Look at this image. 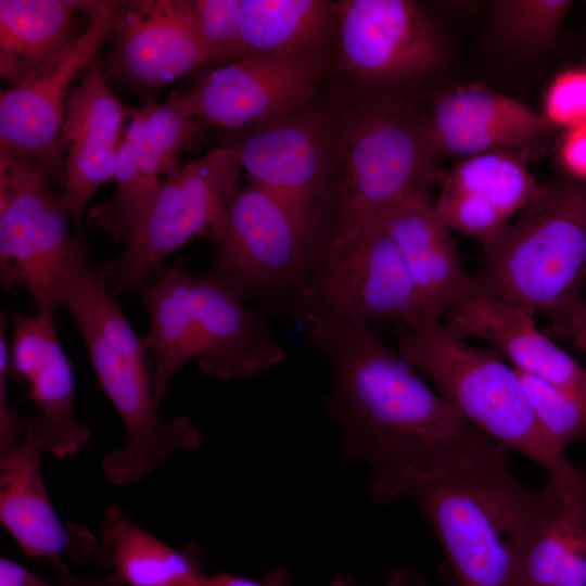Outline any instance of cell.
<instances>
[{"label":"cell","mask_w":586,"mask_h":586,"mask_svg":"<svg viewBox=\"0 0 586 586\" xmlns=\"http://www.w3.org/2000/svg\"><path fill=\"white\" fill-rule=\"evenodd\" d=\"M560 154L568 171L586 178V123L568 129Z\"/></svg>","instance_id":"cell-36"},{"label":"cell","mask_w":586,"mask_h":586,"mask_svg":"<svg viewBox=\"0 0 586 586\" xmlns=\"http://www.w3.org/2000/svg\"><path fill=\"white\" fill-rule=\"evenodd\" d=\"M58 303L77 322L98 381L126 430V445L102 460L106 477L117 485L131 484L175 454L196 449L202 438L187 418H161L144 343L84 246L66 267Z\"/></svg>","instance_id":"cell-3"},{"label":"cell","mask_w":586,"mask_h":586,"mask_svg":"<svg viewBox=\"0 0 586 586\" xmlns=\"http://www.w3.org/2000/svg\"><path fill=\"white\" fill-rule=\"evenodd\" d=\"M482 249L474 291L547 315L576 294L586 264V189L542 184L520 218Z\"/></svg>","instance_id":"cell-6"},{"label":"cell","mask_w":586,"mask_h":586,"mask_svg":"<svg viewBox=\"0 0 586 586\" xmlns=\"http://www.w3.org/2000/svg\"><path fill=\"white\" fill-rule=\"evenodd\" d=\"M123 1H92L87 27L42 66L0 97V153L25 162L62 184L66 93L110 37Z\"/></svg>","instance_id":"cell-11"},{"label":"cell","mask_w":586,"mask_h":586,"mask_svg":"<svg viewBox=\"0 0 586 586\" xmlns=\"http://www.w3.org/2000/svg\"><path fill=\"white\" fill-rule=\"evenodd\" d=\"M332 586H368L356 579L354 576L342 573L332 581ZM387 586H423L418 575L408 569H400L393 572L387 581Z\"/></svg>","instance_id":"cell-39"},{"label":"cell","mask_w":586,"mask_h":586,"mask_svg":"<svg viewBox=\"0 0 586 586\" xmlns=\"http://www.w3.org/2000/svg\"><path fill=\"white\" fill-rule=\"evenodd\" d=\"M195 24L209 62L244 59L240 38V0L192 1Z\"/></svg>","instance_id":"cell-31"},{"label":"cell","mask_w":586,"mask_h":586,"mask_svg":"<svg viewBox=\"0 0 586 586\" xmlns=\"http://www.w3.org/2000/svg\"><path fill=\"white\" fill-rule=\"evenodd\" d=\"M311 225L262 187L238 190L211 238L216 257L207 275L245 300L284 293L294 298L318 262L309 249Z\"/></svg>","instance_id":"cell-8"},{"label":"cell","mask_w":586,"mask_h":586,"mask_svg":"<svg viewBox=\"0 0 586 586\" xmlns=\"http://www.w3.org/2000/svg\"><path fill=\"white\" fill-rule=\"evenodd\" d=\"M334 10L344 67L362 78L406 77L442 58L437 33L421 9L406 0H342Z\"/></svg>","instance_id":"cell-15"},{"label":"cell","mask_w":586,"mask_h":586,"mask_svg":"<svg viewBox=\"0 0 586 586\" xmlns=\"http://www.w3.org/2000/svg\"><path fill=\"white\" fill-rule=\"evenodd\" d=\"M548 125L522 102L476 85L443 95L426 120L437 152L467 156L537 143Z\"/></svg>","instance_id":"cell-22"},{"label":"cell","mask_w":586,"mask_h":586,"mask_svg":"<svg viewBox=\"0 0 586 586\" xmlns=\"http://www.w3.org/2000/svg\"><path fill=\"white\" fill-rule=\"evenodd\" d=\"M317 77L309 51L253 55L211 71L174 98L193 118L239 129L298 107L313 94Z\"/></svg>","instance_id":"cell-12"},{"label":"cell","mask_w":586,"mask_h":586,"mask_svg":"<svg viewBox=\"0 0 586 586\" xmlns=\"http://www.w3.org/2000/svg\"><path fill=\"white\" fill-rule=\"evenodd\" d=\"M296 316L332 368L324 406L342 429L343 456L368 463L378 504L402 497L412 480L488 436L461 419L368 323Z\"/></svg>","instance_id":"cell-1"},{"label":"cell","mask_w":586,"mask_h":586,"mask_svg":"<svg viewBox=\"0 0 586 586\" xmlns=\"http://www.w3.org/2000/svg\"><path fill=\"white\" fill-rule=\"evenodd\" d=\"M182 259L161 267L137 289L149 316V333L142 340L154 356L152 374L154 397L164 399L177 372L201 356V345L192 317Z\"/></svg>","instance_id":"cell-26"},{"label":"cell","mask_w":586,"mask_h":586,"mask_svg":"<svg viewBox=\"0 0 586 586\" xmlns=\"http://www.w3.org/2000/svg\"><path fill=\"white\" fill-rule=\"evenodd\" d=\"M240 168L228 146L183 165L176 161L126 247L100 269L113 293L138 289L191 240L211 239L238 192Z\"/></svg>","instance_id":"cell-7"},{"label":"cell","mask_w":586,"mask_h":586,"mask_svg":"<svg viewBox=\"0 0 586 586\" xmlns=\"http://www.w3.org/2000/svg\"><path fill=\"white\" fill-rule=\"evenodd\" d=\"M41 448L24 438L0 456V522L29 557L47 559L55 570L63 555L85 562L95 555L98 538L85 527L64 525L43 482Z\"/></svg>","instance_id":"cell-21"},{"label":"cell","mask_w":586,"mask_h":586,"mask_svg":"<svg viewBox=\"0 0 586 586\" xmlns=\"http://www.w3.org/2000/svg\"><path fill=\"white\" fill-rule=\"evenodd\" d=\"M395 334L398 352L433 381L461 419L533 460L565 492L586 497V474L549 445L517 371L495 351L470 345L442 320L398 324Z\"/></svg>","instance_id":"cell-4"},{"label":"cell","mask_w":586,"mask_h":586,"mask_svg":"<svg viewBox=\"0 0 586 586\" xmlns=\"http://www.w3.org/2000/svg\"><path fill=\"white\" fill-rule=\"evenodd\" d=\"M129 125L117 148L115 194L94 206L88 220L115 241H128L149 207L162 181L178 161L176 154L195 136L198 127L174 97L164 103L149 102L126 109Z\"/></svg>","instance_id":"cell-13"},{"label":"cell","mask_w":586,"mask_h":586,"mask_svg":"<svg viewBox=\"0 0 586 586\" xmlns=\"http://www.w3.org/2000/svg\"><path fill=\"white\" fill-rule=\"evenodd\" d=\"M535 314L521 304L473 291L444 316L443 323L463 339L489 342L513 368L586 402V368L537 328Z\"/></svg>","instance_id":"cell-20"},{"label":"cell","mask_w":586,"mask_h":586,"mask_svg":"<svg viewBox=\"0 0 586 586\" xmlns=\"http://www.w3.org/2000/svg\"><path fill=\"white\" fill-rule=\"evenodd\" d=\"M252 183L278 195L313 220L321 173L316 128L306 120H277L228 146Z\"/></svg>","instance_id":"cell-24"},{"label":"cell","mask_w":586,"mask_h":586,"mask_svg":"<svg viewBox=\"0 0 586 586\" xmlns=\"http://www.w3.org/2000/svg\"><path fill=\"white\" fill-rule=\"evenodd\" d=\"M532 410L549 445L558 453L586 441V402L527 372L514 368Z\"/></svg>","instance_id":"cell-30"},{"label":"cell","mask_w":586,"mask_h":586,"mask_svg":"<svg viewBox=\"0 0 586 586\" xmlns=\"http://www.w3.org/2000/svg\"><path fill=\"white\" fill-rule=\"evenodd\" d=\"M0 586H60L47 583L14 560L0 559Z\"/></svg>","instance_id":"cell-38"},{"label":"cell","mask_w":586,"mask_h":586,"mask_svg":"<svg viewBox=\"0 0 586 586\" xmlns=\"http://www.w3.org/2000/svg\"><path fill=\"white\" fill-rule=\"evenodd\" d=\"M540 187L522 161L505 151L472 155L445 175L433 208L449 229L482 245L524 211Z\"/></svg>","instance_id":"cell-19"},{"label":"cell","mask_w":586,"mask_h":586,"mask_svg":"<svg viewBox=\"0 0 586 586\" xmlns=\"http://www.w3.org/2000/svg\"><path fill=\"white\" fill-rule=\"evenodd\" d=\"M326 20L318 0H240L244 58L309 51Z\"/></svg>","instance_id":"cell-29"},{"label":"cell","mask_w":586,"mask_h":586,"mask_svg":"<svg viewBox=\"0 0 586 586\" xmlns=\"http://www.w3.org/2000/svg\"><path fill=\"white\" fill-rule=\"evenodd\" d=\"M436 152L426 120L408 109L377 103L361 110L342 133L336 222L319 260L343 253L386 212L441 184L446 174Z\"/></svg>","instance_id":"cell-5"},{"label":"cell","mask_w":586,"mask_h":586,"mask_svg":"<svg viewBox=\"0 0 586 586\" xmlns=\"http://www.w3.org/2000/svg\"><path fill=\"white\" fill-rule=\"evenodd\" d=\"M12 321V370L38 410L24 438L59 458L71 457L87 444L90 431L75 415L74 374L59 343L53 316L15 313Z\"/></svg>","instance_id":"cell-16"},{"label":"cell","mask_w":586,"mask_h":586,"mask_svg":"<svg viewBox=\"0 0 586 586\" xmlns=\"http://www.w3.org/2000/svg\"><path fill=\"white\" fill-rule=\"evenodd\" d=\"M552 494L518 568L517 586H586V501Z\"/></svg>","instance_id":"cell-28"},{"label":"cell","mask_w":586,"mask_h":586,"mask_svg":"<svg viewBox=\"0 0 586 586\" xmlns=\"http://www.w3.org/2000/svg\"><path fill=\"white\" fill-rule=\"evenodd\" d=\"M551 328L574 341L586 352V302L577 294L570 296L557 308L545 315Z\"/></svg>","instance_id":"cell-35"},{"label":"cell","mask_w":586,"mask_h":586,"mask_svg":"<svg viewBox=\"0 0 586 586\" xmlns=\"http://www.w3.org/2000/svg\"><path fill=\"white\" fill-rule=\"evenodd\" d=\"M199 586H292L283 568H276L260 581L220 573L214 576L203 575Z\"/></svg>","instance_id":"cell-37"},{"label":"cell","mask_w":586,"mask_h":586,"mask_svg":"<svg viewBox=\"0 0 586 586\" xmlns=\"http://www.w3.org/2000/svg\"><path fill=\"white\" fill-rule=\"evenodd\" d=\"M105 58L107 73L140 91H154L208 63L192 1L122 2Z\"/></svg>","instance_id":"cell-14"},{"label":"cell","mask_w":586,"mask_h":586,"mask_svg":"<svg viewBox=\"0 0 586 586\" xmlns=\"http://www.w3.org/2000/svg\"><path fill=\"white\" fill-rule=\"evenodd\" d=\"M36 167L0 153V277L25 290L37 313L54 316L68 263L81 247L69 235L61 194Z\"/></svg>","instance_id":"cell-9"},{"label":"cell","mask_w":586,"mask_h":586,"mask_svg":"<svg viewBox=\"0 0 586 586\" xmlns=\"http://www.w3.org/2000/svg\"><path fill=\"white\" fill-rule=\"evenodd\" d=\"M92 1L1 0L0 74L12 86L42 66L78 35V11Z\"/></svg>","instance_id":"cell-27"},{"label":"cell","mask_w":586,"mask_h":586,"mask_svg":"<svg viewBox=\"0 0 586 586\" xmlns=\"http://www.w3.org/2000/svg\"><path fill=\"white\" fill-rule=\"evenodd\" d=\"M572 2L566 0H515L500 4L499 17L504 30L519 43L547 44Z\"/></svg>","instance_id":"cell-32"},{"label":"cell","mask_w":586,"mask_h":586,"mask_svg":"<svg viewBox=\"0 0 586 586\" xmlns=\"http://www.w3.org/2000/svg\"><path fill=\"white\" fill-rule=\"evenodd\" d=\"M55 571L60 586H124L111 574L99 578H85L74 575L66 565Z\"/></svg>","instance_id":"cell-40"},{"label":"cell","mask_w":586,"mask_h":586,"mask_svg":"<svg viewBox=\"0 0 586 586\" xmlns=\"http://www.w3.org/2000/svg\"><path fill=\"white\" fill-rule=\"evenodd\" d=\"M394 240L430 313L444 316L474 291L449 228L436 215L429 194L412 196L380 219Z\"/></svg>","instance_id":"cell-23"},{"label":"cell","mask_w":586,"mask_h":586,"mask_svg":"<svg viewBox=\"0 0 586 586\" xmlns=\"http://www.w3.org/2000/svg\"><path fill=\"white\" fill-rule=\"evenodd\" d=\"M508 453L487 436L404 489L435 531L453 586H517L520 559L552 485L534 489L522 483L509 468Z\"/></svg>","instance_id":"cell-2"},{"label":"cell","mask_w":586,"mask_h":586,"mask_svg":"<svg viewBox=\"0 0 586 586\" xmlns=\"http://www.w3.org/2000/svg\"><path fill=\"white\" fill-rule=\"evenodd\" d=\"M187 292L204 374L222 380L245 379L284 360L285 349L266 320L250 309L247 300L233 289L209 275H189Z\"/></svg>","instance_id":"cell-17"},{"label":"cell","mask_w":586,"mask_h":586,"mask_svg":"<svg viewBox=\"0 0 586 586\" xmlns=\"http://www.w3.org/2000/svg\"><path fill=\"white\" fill-rule=\"evenodd\" d=\"M7 321L1 316L0 326V456L20 445L26 434L27 421L13 410L7 399V383L10 371L11 356L7 343Z\"/></svg>","instance_id":"cell-34"},{"label":"cell","mask_w":586,"mask_h":586,"mask_svg":"<svg viewBox=\"0 0 586 586\" xmlns=\"http://www.w3.org/2000/svg\"><path fill=\"white\" fill-rule=\"evenodd\" d=\"M95 556L128 586H199L204 575L198 546L176 549L167 545L117 504L104 512Z\"/></svg>","instance_id":"cell-25"},{"label":"cell","mask_w":586,"mask_h":586,"mask_svg":"<svg viewBox=\"0 0 586 586\" xmlns=\"http://www.w3.org/2000/svg\"><path fill=\"white\" fill-rule=\"evenodd\" d=\"M545 117L566 129L586 123V68L566 71L555 78L546 94Z\"/></svg>","instance_id":"cell-33"},{"label":"cell","mask_w":586,"mask_h":586,"mask_svg":"<svg viewBox=\"0 0 586 586\" xmlns=\"http://www.w3.org/2000/svg\"><path fill=\"white\" fill-rule=\"evenodd\" d=\"M126 110L94 60L67 98L62 128L65 178L61 193L69 219L79 220L97 189L114 181Z\"/></svg>","instance_id":"cell-18"},{"label":"cell","mask_w":586,"mask_h":586,"mask_svg":"<svg viewBox=\"0 0 586 586\" xmlns=\"http://www.w3.org/2000/svg\"><path fill=\"white\" fill-rule=\"evenodd\" d=\"M295 315L341 321H394L415 328L435 318L381 220L335 257L319 260L292 300Z\"/></svg>","instance_id":"cell-10"}]
</instances>
